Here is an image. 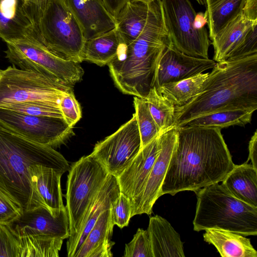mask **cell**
I'll use <instances>...</instances> for the list:
<instances>
[{"label": "cell", "instance_id": "6da1fadb", "mask_svg": "<svg viewBox=\"0 0 257 257\" xmlns=\"http://www.w3.org/2000/svg\"><path fill=\"white\" fill-rule=\"evenodd\" d=\"M177 139L161 188V196L196 192L221 182L234 167L218 127H177Z\"/></svg>", "mask_w": 257, "mask_h": 257}, {"label": "cell", "instance_id": "7a4b0ae2", "mask_svg": "<svg viewBox=\"0 0 257 257\" xmlns=\"http://www.w3.org/2000/svg\"><path fill=\"white\" fill-rule=\"evenodd\" d=\"M257 109V53L216 62L199 92L175 107L174 126L200 115L225 110Z\"/></svg>", "mask_w": 257, "mask_h": 257}, {"label": "cell", "instance_id": "3957f363", "mask_svg": "<svg viewBox=\"0 0 257 257\" xmlns=\"http://www.w3.org/2000/svg\"><path fill=\"white\" fill-rule=\"evenodd\" d=\"M41 165L68 171L67 161L54 148L33 142L0 121V190L25 211L44 205L33 191L29 169Z\"/></svg>", "mask_w": 257, "mask_h": 257}, {"label": "cell", "instance_id": "277c9868", "mask_svg": "<svg viewBox=\"0 0 257 257\" xmlns=\"http://www.w3.org/2000/svg\"><path fill=\"white\" fill-rule=\"evenodd\" d=\"M169 38L161 0L151 3L147 24L140 36L107 64L116 87L144 99L154 86L157 66Z\"/></svg>", "mask_w": 257, "mask_h": 257}, {"label": "cell", "instance_id": "5b68a950", "mask_svg": "<svg viewBox=\"0 0 257 257\" xmlns=\"http://www.w3.org/2000/svg\"><path fill=\"white\" fill-rule=\"evenodd\" d=\"M194 230L230 231L244 236L257 234V207L234 197L221 184L215 183L196 192Z\"/></svg>", "mask_w": 257, "mask_h": 257}, {"label": "cell", "instance_id": "8992f818", "mask_svg": "<svg viewBox=\"0 0 257 257\" xmlns=\"http://www.w3.org/2000/svg\"><path fill=\"white\" fill-rule=\"evenodd\" d=\"M39 40L52 53L66 60L81 63L86 40L66 0H49L34 15Z\"/></svg>", "mask_w": 257, "mask_h": 257}, {"label": "cell", "instance_id": "52a82bcc", "mask_svg": "<svg viewBox=\"0 0 257 257\" xmlns=\"http://www.w3.org/2000/svg\"><path fill=\"white\" fill-rule=\"evenodd\" d=\"M73 90L56 77L19 69H0V107L14 103L39 102L59 107L63 93Z\"/></svg>", "mask_w": 257, "mask_h": 257}, {"label": "cell", "instance_id": "ba28073f", "mask_svg": "<svg viewBox=\"0 0 257 257\" xmlns=\"http://www.w3.org/2000/svg\"><path fill=\"white\" fill-rule=\"evenodd\" d=\"M6 43L5 57L20 69L57 78L73 87L82 79L84 70L79 63L59 57L34 36Z\"/></svg>", "mask_w": 257, "mask_h": 257}, {"label": "cell", "instance_id": "9c48e42d", "mask_svg": "<svg viewBox=\"0 0 257 257\" xmlns=\"http://www.w3.org/2000/svg\"><path fill=\"white\" fill-rule=\"evenodd\" d=\"M68 171L65 207L70 239L78 233L108 173L90 154L73 163Z\"/></svg>", "mask_w": 257, "mask_h": 257}, {"label": "cell", "instance_id": "30bf717a", "mask_svg": "<svg viewBox=\"0 0 257 257\" xmlns=\"http://www.w3.org/2000/svg\"><path fill=\"white\" fill-rule=\"evenodd\" d=\"M169 40L180 52L207 59L211 44L207 29L193 26L196 12L190 0H161Z\"/></svg>", "mask_w": 257, "mask_h": 257}, {"label": "cell", "instance_id": "8fae6325", "mask_svg": "<svg viewBox=\"0 0 257 257\" xmlns=\"http://www.w3.org/2000/svg\"><path fill=\"white\" fill-rule=\"evenodd\" d=\"M141 149L135 113L115 132L97 143L90 155L117 177L131 164Z\"/></svg>", "mask_w": 257, "mask_h": 257}, {"label": "cell", "instance_id": "7c38bea8", "mask_svg": "<svg viewBox=\"0 0 257 257\" xmlns=\"http://www.w3.org/2000/svg\"><path fill=\"white\" fill-rule=\"evenodd\" d=\"M0 121L26 139L53 148L74 135L63 118L32 115L0 107Z\"/></svg>", "mask_w": 257, "mask_h": 257}, {"label": "cell", "instance_id": "4fadbf2b", "mask_svg": "<svg viewBox=\"0 0 257 257\" xmlns=\"http://www.w3.org/2000/svg\"><path fill=\"white\" fill-rule=\"evenodd\" d=\"M8 225L19 237L45 236L64 239L69 236L66 208L55 215L46 206H39L23 211Z\"/></svg>", "mask_w": 257, "mask_h": 257}, {"label": "cell", "instance_id": "5bb4252c", "mask_svg": "<svg viewBox=\"0 0 257 257\" xmlns=\"http://www.w3.org/2000/svg\"><path fill=\"white\" fill-rule=\"evenodd\" d=\"M216 63L209 58L185 54L177 49L169 39L158 62L154 86L158 89L164 84L203 73L212 69Z\"/></svg>", "mask_w": 257, "mask_h": 257}, {"label": "cell", "instance_id": "9a60e30c", "mask_svg": "<svg viewBox=\"0 0 257 257\" xmlns=\"http://www.w3.org/2000/svg\"><path fill=\"white\" fill-rule=\"evenodd\" d=\"M177 129L174 127L159 136L160 149L152 167L145 189L131 217L152 212L153 207L161 196V188L170 160L177 139Z\"/></svg>", "mask_w": 257, "mask_h": 257}, {"label": "cell", "instance_id": "2e32d148", "mask_svg": "<svg viewBox=\"0 0 257 257\" xmlns=\"http://www.w3.org/2000/svg\"><path fill=\"white\" fill-rule=\"evenodd\" d=\"M160 149L159 136L142 148L131 164L116 177L120 192L130 200L132 211L144 191Z\"/></svg>", "mask_w": 257, "mask_h": 257}, {"label": "cell", "instance_id": "e0dca14e", "mask_svg": "<svg viewBox=\"0 0 257 257\" xmlns=\"http://www.w3.org/2000/svg\"><path fill=\"white\" fill-rule=\"evenodd\" d=\"M36 36L33 11L22 0H0V38L5 42Z\"/></svg>", "mask_w": 257, "mask_h": 257}, {"label": "cell", "instance_id": "ac0fdd59", "mask_svg": "<svg viewBox=\"0 0 257 257\" xmlns=\"http://www.w3.org/2000/svg\"><path fill=\"white\" fill-rule=\"evenodd\" d=\"M79 23L86 40L116 28L115 18L102 0H66Z\"/></svg>", "mask_w": 257, "mask_h": 257}, {"label": "cell", "instance_id": "d6986e66", "mask_svg": "<svg viewBox=\"0 0 257 257\" xmlns=\"http://www.w3.org/2000/svg\"><path fill=\"white\" fill-rule=\"evenodd\" d=\"M120 192L116 177L108 174L86 214L78 233L67 241L68 257H75L100 214L111 208Z\"/></svg>", "mask_w": 257, "mask_h": 257}, {"label": "cell", "instance_id": "ffe728a7", "mask_svg": "<svg viewBox=\"0 0 257 257\" xmlns=\"http://www.w3.org/2000/svg\"><path fill=\"white\" fill-rule=\"evenodd\" d=\"M30 183L43 204L55 215L66 208L64 205L60 180L63 172L41 165L29 169Z\"/></svg>", "mask_w": 257, "mask_h": 257}, {"label": "cell", "instance_id": "44dd1931", "mask_svg": "<svg viewBox=\"0 0 257 257\" xmlns=\"http://www.w3.org/2000/svg\"><path fill=\"white\" fill-rule=\"evenodd\" d=\"M153 257H184L183 242L171 224L156 215L150 218L147 229Z\"/></svg>", "mask_w": 257, "mask_h": 257}, {"label": "cell", "instance_id": "7402d4cb", "mask_svg": "<svg viewBox=\"0 0 257 257\" xmlns=\"http://www.w3.org/2000/svg\"><path fill=\"white\" fill-rule=\"evenodd\" d=\"M114 224L110 208L103 211L88 234L75 257H111Z\"/></svg>", "mask_w": 257, "mask_h": 257}, {"label": "cell", "instance_id": "603a6c76", "mask_svg": "<svg viewBox=\"0 0 257 257\" xmlns=\"http://www.w3.org/2000/svg\"><path fill=\"white\" fill-rule=\"evenodd\" d=\"M256 24L257 21L248 20L242 13L229 22L211 40L214 51L213 60L216 62L226 60Z\"/></svg>", "mask_w": 257, "mask_h": 257}, {"label": "cell", "instance_id": "cb8c5ba5", "mask_svg": "<svg viewBox=\"0 0 257 257\" xmlns=\"http://www.w3.org/2000/svg\"><path fill=\"white\" fill-rule=\"evenodd\" d=\"M151 4L128 0L116 20V30L122 45H128L141 34L150 14Z\"/></svg>", "mask_w": 257, "mask_h": 257}, {"label": "cell", "instance_id": "d4e9b609", "mask_svg": "<svg viewBox=\"0 0 257 257\" xmlns=\"http://www.w3.org/2000/svg\"><path fill=\"white\" fill-rule=\"evenodd\" d=\"M247 163L234 164L221 185L236 198L257 207V170Z\"/></svg>", "mask_w": 257, "mask_h": 257}, {"label": "cell", "instance_id": "484cf974", "mask_svg": "<svg viewBox=\"0 0 257 257\" xmlns=\"http://www.w3.org/2000/svg\"><path fill=\"white\" fill-rule=\"evenodd\" d=\"M203 239L213 245L222 257H257V251L249 238L230 231L208 229L205 230Z\"/></svg>", "mask_w": 257, "mask_h": 257}, {"label": "cell", "instance_id": "4316f807", "mask_svg": "<svg viewBox=\"0 0 257 257\" xmlns=\"http://www.w3.org/2000/svg\"><path fill=\"white\" fill-rule=\"evenodd\" d=\"M122 44L115 28L85 41L83 60L99 66L107 65L117 55Z\"/></svg>", "mask_w": 257, "mask_h": 257}, {"label": "cell", "instance_id": "83f0119b", "mask_svg": "<svg viewBox=\"0 0 257 257\" xmlns=\"http://www.w3.org/2000/svg\"><path fill=\"white\" fill-rule=\"evenodd\" d=\"M245 0H206L209 38L214 37L242 13Z\"/></svg>", "mask_w": 257, "mask_h": 257}, {"label": "cell", "instance_id": "f1b7e54d", "mask_svg": "<svg viewBox=\"0 0 257 257\" xmlns=\"http://www.w3.org/2000/svg\"><path fill=\"white\" fill-rule=\"evenodd\" d=\"M208 75L209 72L199 73L188 78L164 84L157 89L175 107L181 106L199 92Z\"/></svg>", "mask_w": 257, "mask_h": 257}, {"label": "cell", "instance_id": "f546056e", "mask_svg": "<svg viewBox=\"0 0 257 257\" xmlns=\"http://www.w3.org/2000/svg\"><path fill=\"white\" fill-rule=\"evenodd\" d=\"M254 111L253 110L243 109L215 111L192 119L183 126L218 127L221 129L232 125L243 126L250 122Z\"/></svg>", "mask_w": 257, "mask_h": 257}, {"label": "cell", "instance_id": "4dcf8cb0", "mask_svg": "<svg viewBox=\"0 0 257 257\" xmlns=\"http://www.w3.org/2000/svg\"><path fill=\"white\" fill-rule=\"evenodd\" d=\"M159 130V136L174 126L175 106L153 86L144 98Z\"/></svg>", "mask_w": 257, "mask_h": 257}, {"label": "cell", "instance_id": "1f68e13d", "mask_svg": "<svg viewBox=\"0 0 257 257\" xmlns=\"http://www.w3.org/2000/svg\"><path fill=\"white\" fill-rule=\"evenodd\" d=\"M19 237L20 257H58L63 240L45 236Z\"/></svg>", "mask_w": 257, "mask_h": 257}, {"label": "cell", "instance_id": "d6a6232c", "mask_svg": "<svg viewBox=\"0 0 257 257\" xmlns=\"http://www.w3.org/2000/svg\"><path fill=\"white\" fill-rule=\"evenodd\" d=\"M134 105L141 140L142 148L158 137L159 132L144 99L134 97Z\"/></svg>", "mask_w": 257, "mask_h": 257}, {"label": "cell", "instance_id": "836d02e7", "mask_svg": "<svg viewBox=\"0 0 257 257\" xmlns=\"http://www.w3.org/2000/svg\"><path fill=\"white\" fill-rule=\"evenodd\" d=\"M0 107L32 115L63 118L59 107L39 102L10 103Z\"/></svg>", "mask_w": 257, "mask_h": 257}, {"label": "cell", "instance_id": "e575fe53", "mask_svg": "<svg viewBox=\"0 0 257 257\" xmlns=\"http://www.w3.org/2000/svg\"><path fill=\"white\" fill-rule=\"evenodd\" d=\"M124 257H153L147 230L139 228L133 239L125 244Z\"/></svg>", "mask_w": 257, "mask_h": 257}, {"label": "cell", "instance_id": "d590c367", "mask_svg": "<svg viewBox=\"0 0 257 257\" xmlns=\"http://www.w3.org/2000/svg\"><path fill=\"white\" fill-rule=\"evenodd\" d=\"M20 237L8 224H0V256L20 257Z\"/></svg>", "mask_w": 257, "mask_h": 257}, {"label": "cell", "instance_id": "8d00e7d4", "mask_svg": "<svg viewBox=\"0 0 257 257\" xmlns=\"http://www.w3.org/2000/svg\"><path fill=\"white\" fill-rule=\"evenodd\" d=\"M59 107L63 119L73 128L82 116L80 105L75 97L73 90L63 93L59 102Z\"/></svg>", "mask_w": 257, "mask_h": 257}, {"label": "cell", "instance_id": "74e56055", "mask_svg": "<svg viewBox=\"0 0 257 257\" xmlns=\"http://www.w3.org/2000/svg\"><path fill=\"white\" fill-rule=\"evenodd\" d=\"M111 215L114 225L122 228L127 226L131 217L132 205L130 200L123 194L119 195L112 203Z\"/></svg>", "mask_w": 257, "mask_h": 257}, {"label": "cell", "instance_id": "f35d334b", "mask_svg": "<svg viewBox=\"0 0 257 257\" xmlns=\"http://www.w3.org/2000/svg\"><path fill=\"white\" fill-rule=\"evenodd\" d=\"M255 53H257V24L249 31L226 60L238 59Z\"/></svg>", "mask_w": 257, "mask_h": 257}, {"label": "cell", "instance_id": "ab89813d", "mask_svg": "<svg viewBox=\"0 0 257 257\" xmlns=\"http://www.w3.org/2000/svg\"><path fill=\"white\" fill-rule=\"evenodd\" d=\"M22 212L15 202L0 190V224H9Z\"/></svg>", "mask_w": 257, "mask_h": 257}, {"label": "cell", "instance_id": "60d3db41", "mask_svg": "<svg viewBox=\"0 0 257 257\" xmlns=\"http://www.w3.org/2000/svg\"><path fill=\"white\" fill-rule=\"evenodd\" d=\"M242 13L248 20L257 21V0H245Z\"/></svg>", "mask_w": 257, "mask_h": 257}, {"label": "cell", "instance_id": "b9f144b4", "mask_svg": "<svg viewBox=\"0 0 257 257\" xmlns=\"http://www.w3.org/2000/svg\"><path fill=\"white\" fill-rule=\"evenodd\" d=\"M249 155L247 161L250 160L252 166L257 170V131H255L248 145Z\"/></svg>", "mask_w": 257, "mask_h": 257}, {"label": "cell", "instance_id": "7bdbcfd3", "mask_svg": "<svg viewBox=\"0 0 257 257\" xmlns=\"http://www.w3.org/2000/svg\"><path fill=\"white\" fill-rule=\"evenodd\" d=\"M108 11L115 18L128 0H102Z\"/></svg>", "mask_w": 257, "mask_h": 257}, {"label": "cell", "instance_id": "ee69618b", "mask_svg": "<svg viewBox=\"0 0 257 257\" xmlns=\"http://www.w3.org/2000/svg\"><path fill=\"white\" fill-rule=\"evenodd\" d=\"M206 24H207V16L206 12L205 13L199 12L196 14L193 23V26L195 29H202Z\"/></svg>", "mask_w": 257, "mask_h": 257}, {"label": "cell", "instance_id": "f6af8a7d", "mask_svg": "<svg viewBox=\"0 0 257 257\" xmlns=\"http://www.w3.org/2000/svg\"><path fill=\"white\" fill-rule=\"evenodd\" d=\"M25 3L37 8L38 11L43 10L49 0H22Z\"/></svg>", "mask_w": 257, "mask_h": 257}, {"label": "cell", "instance_id": "bcb514c9", "mask_svg": "<svg viewBox=\"0 0 257 257\" xmlns=\"http://www.w3.org/2000/svg\"><path fill=\"white\" fill-rule=\"evenodd\" d=\"M130 1L141 2V3L149 4L156 0H130Z\"/></svg>", "mask_w": 257, "mask_h": 257}, {"label": "cell", "instance_id": "7dc6e473", "mask_svg": "<svg viewBox=\"0 0 257 257\" xmlns=\"http://www.w3.org/2000/svg\"><path fill=\"white\" fill-rule=\"evenodd\" d=\"M197 3L201 5H205L206 0H196Z\"/></svg>", "mask_w": 257, "mask_h": 257}, {"label": "cell", "instance_id": "c3c4849f", "mask_svg": "<svg viewBox=\"0 0 257 257\" xmlns=\"http://www.w3.org/2000/svg\"><path fill=\"white\" fill-rule=\"evenodd\" d=\"M0 39H1V38H0Z\"/></svg>", "mask_w": 257, "mask_h": 257}]
</instances>
